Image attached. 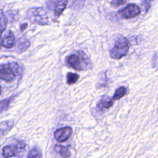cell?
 Returning <instances> with one entry per match:
<instances>
[{"label": "cell", "mask_w": 158, "mask_h": 158, "mask_svg": "<svg viewBox=\"0 0 158 158\" xmlns=\"http://www.w3.org/2000/svg\"><path fill=\"white\" fill-rule=\"evenodd\" d=\"M79 75L77 73L69 72L67 74V83L68 85H73L79 79Z\"/></svg>", "instance_id": "cell-15"}, {"label": "cell", "mask_w": 158, "mask_h": 158, "mask_svg": "<svg viewBox=\"0 0 158 158\" xmlns=\"http://www.w3.org/2000/svg\"><path fill=\"white\" fill-rule=\"evenodd\" d=\"M72 129L69 127H65L57 129L54 131V138L59 142L66 141L71 136Z\"/></svg>", "instance_id": "cell-6"}, {"label": "cell", "mask_w": 158, "mask_h": 158, "mask_svg": "<svg viewBox=\"0 0 158 158\" xmlns=\"http://www.w3.org/2000/svg\"><path fill=\"white\" fill-rule=\"evenodd\" d=\"M7 24V20L4 15L3 11L0 10V33L2 32L6 28Z\"/></svg>", "instance_id": "cell-16"}, {"label": "cell", "mask_w": 158, "mask_h": 158, "mask_svg": "<svg viewBox=\"0 0 158 158\" xmlns=\"http://www.w3.org/2000/svg\"><path fill=\"white\" fill-rule=\"evenodd\" d=\"M55 3L56 6L54 9V14L56 16L59 17L65 9L68 1H59L55 2Z\"/></svg>", "instance_id": "cell-11"}, {"label": "cell", "mask_w": 158, "mask_h": 158, "mask_svg": "<svg viewBox=\"0 0 158 158\" xmlns=\"http://www.w3.org/2000/svg\"><path fill=\"white\" fill-rule=\"evenodd\" d=\"M55 151L58 152L62 158H67L70 156V152L69 146H63L62 145L56 144L54 147Z\"/></svg>", "instance_id": "cell-10"}, {"label": "cell", "mask_w": 158, "mask_h": 158, "mask_svg": "<svg viewBox=\"0 0 158 158\" xmlns=\"http://www.w3.org/2000/svg\"><path fill=\"white\" fill-rule=\"evenodd\" d=\"M30 46V41L27 39H20L19 40V42L18 43V47H17V49H18V52L21 53L23 52V51H26Z\"/></svg>", "instance_id": "cell-13"}, {"label": "cell", "mask_w": 158, "mask_h": 158, "mask_svg": "<svg viewBox=\"0 0 158 158\" xmlns=\"http://www.w3.org/2000/svg\"><path fill=\"white\" fill-rule=\"evenodd\" d=\"M1 92H2V88H1V86H0V94H1Z\"/></svg>", "instance_id": "cell-22"}, {"label": "cell", "mask_w": 158, "mask_h": 158, "mask_svg": "<svg viewBox=\"0 0 158 158\" xmlns=\"http://www.w3.org/2000/svg\"><path fill=\"white\" fill-rule=\"evenodd\" d=\"M127 2L126 1H122V0H118V1H112L110 2V4L112 7H117L121 5H123Z\"/></svg>", "instance_id": "cell-19"}, {"label": "cell", "mask_w": 158, "mask_h": 158, "mask_svg": "<svg viewBox=\"0 0 158 158\" xmlns=\"http://www.w3.org/2000/svg\"><path fill=\"white\" fill-rule=\"evenodd\" d=\"M141 13V10L139 6L135 4H128L125 7L118 11L119 15L123 19H131L134 18Z\"/></svg>", "instance_id": "cell-5"}, {"label": "cell", "mask_w": 158, "mask_h": 158, "mask_svg": "<svg viewBox=\"0 0 158 158\" xmlns=\"http://www.w3.org/2000/svg\"><path fill=\"white\" fill-rule=\"evenodd\" d=\"M126 93H127L126 88L124 86H120L115 90V94L112 97V99L114 100L120 99V98L123 97L126 94Z\"/></svg>", "instance_id": "cell-14"}, {"label": "cell", "mask_w": 158, "mask_h": 158, "mask_svg": "<svg viewBox=\"0 0 158 158\" xmlns=\"http://www.w3.org/2000/svg\"><path fill=\"white\" fill-rule=\"evenodd\" d=\"M143 4H144V5H145L144 6H145L146 11H148L150 8V2L148 1H143Z\"/></svg>", "instance_id": "cell-20"}, {"label": "cell", "mask_w": 158, "mask_h": 158, "mask_svg": "<svg viewBox=\"0 0 158 158\" xmlns=\"http://www.w3.org/2000/svg\"><path fill=\"white\" fill-rule=\"evenodd\" d=\"M15 43V38L12 32H9V34L4 36L2 40V46L5 48H11L14 46Z\"/></svg>", "instance_id": "cell-9"}, {"label": "cell", "mask_w": 158, "mask_h": 158, "mask_svg": "<svg viewBox=\"0 0 158 158\" xmlns=\"http://www.w3.org/2000/svg\"><path fill=\"white\" fill-rule=\"evenodd\" d=\"M26 146L24 141H19L16 144L7 145L3 147L2 149V155L4 158H10L17 156Z\"/></svg>", "instance_id": "cell-4"}, {"label": "cell", "mask_w": 158, "mask_h": 158, "mask_svg": "<svg viewBox=\"0 0 158 158\" xmlns=\"http://www.w3.org/2000/svg\"><path fill=\"white\" fill-rule=\"evenodd\" d=\"M27 23H23V24H22L21 25V26H20V29H21V30L22 31H23L27 27Z\"/></svg>", "instance_id": "cell-21"}, {"label": "cell", "mask_w": 158, "mask_h": 158, "mask_svg": "<svg viewBox=\"0 0 158 158\" xmlns=\"http://www.w3.org/2000/svg\"><path fill=\"white\" fill-rule=\"evenodd\" d=\"M67 62L69 65L75 70L78 71L82 70L80 58L77 55L71 54L67 59Z\"/></svg>", "instance_id": "cell-7"}, {"label": "cell", "mask_w": 158, "mask_h": 158, "mask_svg": "<svg viewBox=\"0 0 158 158\" xmlns=\"http://www.w3.org/2000/svg\"><path fill=\"white\" fill-rule=\"evenodd\" d=\"M20 73V69L17 62L0 64V80L10 82Z\"/></svg>", "instance_id": "cell-1"}, {"label": "cell", "mask_w": 158, "mask_h": 158, "mask_svg": "<svg viewBox=\"0 0 158 158\" xmlns=\"http://www.w3.org/2000/svg\"><path fill=\"white\" fill-rule=\"evenodd\" d=\"M10 100L9 99H6L0 101V112L7 109L10 104Z\"/></svg>", "instance_id": "cell-18"}, {"label": "cell", "mask_w": 158, "mask_h": 158, "mask_svg": "<svg viewBox=\"0 0 158 158\" xmlns=\"http://www.w3.org/2000/svg\"><path fill=\"white\" fill-rule=\"evenodd\" d=\"M113 105L112 100L109 99H102L98 104L97 107L99 110H102L103 109H108Z\"/></svg>", "instance_id": "cell-12"}, {"label": "cell", "mask_w": 158, "mask_h": 158, "mask_svg": "<svg viewBox=\"0 0 158 158\" xmlns=\"http://www.w3.org/2000/svg\"><path fill=\"white\" fill-rule=\"evenodd\" d=\"M1 33H0V38H1Z\"/></svg>", "instance_id": "cell-23"}, {"label": "cell", "mask_w": 158, "mask_h": 158, "mask_svg": "<svg viewBox=\"0 0 158 158\" xmlns=\"http://www.w3.org/2000/svg\"><path fill=\"white\" fill-rule=\"evenodd\" d=\"M27 16L28 20L33 23L38 25H48L49 17L46 11L40 7H34L28 9Z\"/></svg>", "instance_id": "cell-2"}, {"label": "cell", "mask_w": 158, "mask_h": 158, "mask_svg": "<svg viewBox=\"0 0 158 158\" xmlns=\"http://www.w3.org/2000/svg\"><path fill=\"white\" fill-rule=\"evenodd\" d=\"M14 123V121L12 120H5L0 123V139L12 128Z\"/></svg>", "instance_id": "cell-8"}, {"label": "cell", "mask_w": 158, "mask_h": 158, "mask_svg": "<svg viewBox=\"0 0 158 158\" xmlns=\"http://www.w3.org/2000/svg\"><path fill=\"white\" fill-rule=\"evenodd\" d=\"M28 158H42L41 153L37 148H33L28 154Z\"/></svg>", "instance_id": "cell-17"}, {"label": "cell", "mask_w": 158, "mask_h": 158, "mask_svg": "<svg viewBox=\"0 0 158 158\" xmlns=\"http://www.w3.org/2000/svg\"><path fill=\"white\" fill-rule=\"evenodd\" d=\"M129 50V43L124 37H120L116 40L114 46L110 50L109 54L111 58L120 59L126 56Z\"/></svg>", "instance_id": "cell-3"}]
</instances>
